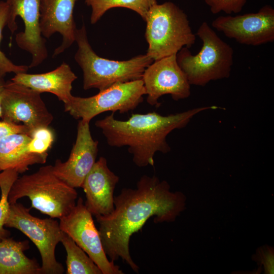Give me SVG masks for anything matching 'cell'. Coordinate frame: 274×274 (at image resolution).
<instances>
[{
  "label": "cell",
  "mask_w": 274,
  "mask_h": 274,
  "mask_svg": "<svg viewBox=\"0 0 274 274\" xmlns=\"http://www.w3.org/2000/svg\"><path fill=\"white\" fill-rule=\"evenodd\" d=\"M170 188L166 181L143 175L135 188H123L114 197V209L111 213L95 216L102 247L110 260L120 258L139 273V267L130 254L131 236L151 217H154L155 223L173 222L186 209L185 195Z\"/></svg>",
  "instance_id": "6da1fadb"
},
{
  "label": "cell",
  "mask_w": 274,
  "mask_h": 274,
  "mask_svg": "<svg viewBox=\"0 0 274 274\" xmlns=\"http://www.w3.org/2000/svg\"><path fill=\"white\" fill-rule=\"evenodd\" d=\"M218 108L202 107L167 116L155 112L132 114L127 120H117L112 113L97 120L95 125L101 130L110 146L128 147L137 166H154L157 152L165 154L170 151L166 138L172 131L185 127L200 112Z\"/></svg>",
  "instance_id": "7a4b0ae2"
},
{
  "label": "cell",
  "mask_w": 274,
  "mask_h": 274,
  "mask_svg": "<svg viewBox=\"0 0 274 274\" xmlns=\"http://www.w3.org/2000/svg\"><path fill=\"white\" fill-rule=\"evenodd\" d=\"M78 50L75 60L83 72V88L103 90L115 84L142 79L145 69L153 62L148 55L127 60H114L99 56L90 46L84 23L77 29Z\"/></svg>",
  "instance_id": "3957f363"
},
{
  "label": "cell",
  "mask_w": 274,
  "mask_h": 274,
  "mask_svg": "<svg viewBox=\"0 0 274 274\" xmlns=\"http://www.w3.org/2000/svg\"><path fill=\"white\" fill-rule=\"evenodd\" d=\"M27 197L31 208L51 218L60 219L68 215L76 204L75 188L55 175L52 165L41 167L36 172L18 177L8 195L10 204Z\"/></svg>",
  "instance_id": "277c9868"
},
{
  "label": "cell",
  "mask_w": 274,
  "mask_h": 274,
  "mask_svg": "<svg viewBox=\"0 0 274 274\" xmlns=\"http://www.w3.org/2000/svg\"><path fill=\"white\" fill-rule=\"evenodd\" d=\"M196 35L202 41L200 50L192 54L182 48L176 54L177 62L190 84L204 86L211 81L228 78L233 62V50L222 40L207 22L198 27Z\"/></svg>",
  "instance_id": "5b68a950"
},
{
  "label": "cell",
  "mask_w": 274,
  "mask_h": 274,
  "mask_svg": "<svg viewBox=\"0 0 274 274\" xmlns=\"http://www.w3.org/2000/svg\"><path fill=\"white\" fill-rule=\"evenodd\" d=\"M145 38L146 54L153 61L177 53L194 44L193 32L186 14L172 2L153 5L147 14Z\"/></svg>",
  "instance_id": "8992f818"
},
{
  "label": "cell",
  "mask_w": 274,
  "mask_h": 274,
  "mask_svg": "<svg viewBox=\"0 0 274 274\" xmlns=\"http://www.w3.org/2000/svg\"><path fill=\"white\" fill-rule=\"evenodd\" d=\"M31 209L17 202L10 204L5 226L19 230L36 245L42 259L41 274H62L64 267L55 257V249L63 232L59 223L51 217H35L30 213Z\"/></svg>",
  "instance_id": "52a82bcc"
},
{
  "label": "cell",
  "mask_w": 274,
  "mask_h": 274,
  "mask_svg": "<svg viewBox=\"0 0 274 274\" xmlns=\"http://www.w3.org/2000/svg\"><path fill=\"white\" fill-rule=\"evenodd\" d=\"M146 95L142 79L115 84L96 95L82 97L72 96L64 105V111L76 119L90 122L94 117L110 111L126 113L143 101Z\"/></svg>",
  "instance_id": "ba28073f"
},
{
  "label": "cell",
  "mask_w": 274,
  "mask_h": 274,
  "mask_svg": "<svg viewBox=\"0 0 274 274\" xmlns=\"http://www.w3.org/2000/svg\"><path fill=\"white\" fill-rule=\"evenodd\" d=\"M41 94L11 80L6 81L1 100V119L16 124L22 122L32 130L49 127L53 116Z\"/></svg>",
  "instance_id": "9c48e42d"
},
{
  "label": "cell",
  "mask_w": 274,
  "mask_h": 274,
  "mask_svg": "<svg viewBox=\"0 0 274 274\" xmlns=\"http://www.w3.org/2000/svg\"><path fill=\"white\" fill-rule=\"evenodd\" d=\"M61 229L67 234L97 265L102 274H123L120 267L109 260L101 243L92 215L82 197L78 199L73 210L59 219Z\"/></svg>",
  "instance_id": "30bf717a"
},
{
  "label": "cell",
  "mask_w": 274,
  "mask_h": 274,
  "mask_svg": "<svg viewBox=\"0 0 274 274\" xmlns=\"http://www.w3.org/2000/svg\"><path fill=\"white\" fill-rule=\"evenodd\" d=\"M213 28L239 44L259 46L274 41V9L263 6L257 13L221 16L212 23Z\"/></svg>",
  "instance_id": "8fae6325"
},
{
  "label": "cell",
  "mask_w": 274,
  "mask_h": 274,
  "mask_svg": "<svg viewBox=\"0 0 274 274\" xmlns=\"http://www.w3.org/2000/svg\"><path fill=\"white\" fill-rule=\"evenodd\" d=\"M6 2L9 8L7 26L12 35L18 29L17 17L22 19L24 29L16 34L15 41L18 47L31 55L29 68L37 67L48 56L46 40L40 27L41 0H6Z\"/></svg>",
  "instance_id": "7c38bea8"
},
{
  "label": "cell",
  "mask_w": 274,
  "mask_h": 274,
  "mask_svg": "<svg viewBox=\"0 0 274 274\" xmlns=\"http://www.w3.org/2000/svg\"><path fill=\"white\" fill-rule=\"evenodd\" d=\"M142 79L147 102L152 106L159 107L158 99L165 94L178 101L191 94V85L177 62L176 54L153 61L145 69Z\"/></svg>",
  "instance_id": "4fadbf2b"
},
{
  "label": "cell",
  "mask_w": 274,
  "mask_h": 274,
  "mask_svg": "<svg viewBox=\"0 0 274 274\" xmlns=\"http://www.w3.org/2000/svg\"><path fill=\"white\" fill-rule=\"evenodd\" d=\"M98 145V142L91 136L89 122L80 120L76 140L68 159L65 162L57 159L52 165L55 175L73 188L81 187L96 162Z\"/></svg>",
  "instance_id": "5bb4252c"
},
{
  "label": "cell",
  "mask_w": 274,
  "mask_h": 274,
  "mask_svg": "<svg viewBox=\"0 0 274 274\" xmlns=\"http://www.w3.org/2000/svg\"><path fill=\"white\" fill-rule=\"evenodd\" d=\"M78 0H41L40 27L42 36L49 39L59 33L62 42L54 51V57L70 48L75 41L77 30L74 9Z\"/></svg>",
  "instance_id": "9a60e30c"
},
{
  "label": "cell",
  "mask_w": 274,
  "mask_h": 274,
  "mask_svg": "<svg viewBox=\"0 0 274 274\" xmlns=\"http://www.w3.org/2000/svg\"><path fill=\"white\" fill-rule=\"evenodd\" d=\"M119 180L108 167L106 158L96 161L81 187L86 195L85 206L92 215H107L113 211L114 192Z\"/></svg>",
  "instance_id": "2e32d148"
},
{
  "label": "cell",
  "mask_w": 274,
  "mask_h": 274,
  "mask_svg": "<svg viewBox=\"0 0 274 274\" xmlns=\"http://www.w3.org/2000/svg\"><path fill=\"white\" fill-rule=\"evenodd\" d=\"M77 79V76L70 65L63 62L59 66L50 72L35 74L18 73L15 74L11 80L40 93H52L65 104L70 101L73 96L72 84Z\"/></svg>",
  "instance_id": "e0dca14e"
},
{
  "label": "cell",
  "mask_w": 274,
  "mask_h": 274,
  "mask_svg": "<svg viewBox=\"0 0 274 274\" xmlns=\"http://www.w3.org/2000/svg\"><path fill=\"white\" fill-rule=\"evenodd\" d=\"M30 135L15 133L0 140V169H13L18 174L28 170L35 164H44L48 155H40L30 152L28 144Z\"/></svg>",
  "instance_id": "ac0fdd59"
},
{
  "label": "cell",
  "mask_w": 274,
  "mask_h": 274,
  "mask_svg": "<svg viewBox=\"0 0 274 274\" xmlns=\"http://www.w3.org/2000/svg\"><path fill=\"white\" fill-rule=\"evenodd\" d=\"M28 240L16 241L9 237L0 241V274H41V266L24 254Z\"/></svg>",
  "instance_id": "d6986e66"
},
{
  "label": "cell",
  "mask_w": 274,
  "mask_h": 274,
  "mask_svg": "<svg viewBox=\"0 0 274 274\" xmlns=\"http://www.w3.org/2000/svg\"><path fill=\"white\" fill-rule=\"evenodd\" d=\"M60 242L66 253V274H102L86 253L63 231Z\"/></svg>",
  "instance_id": "ffe728a7"
},
{
  "label": "cell",
  "mask_w": 274,
  "mask_h": 274,
  "mask_svg": "<svg viewBox=\"0 0 274 274\" xmlns=\"http://www.w3.org/2000/svg\"><path fill=\"white\" fill-rule=\"evenodd\" d=\"M91 8L90 22L96 23L105 13L114 8H125L138 13L145 20L150 9L157 4L156 0H84Z\"/></svg>",
  "instance_id": "44dd1931"
},
{
  "label": "cell",
  "mask_w": 274,
  "mask_h": 274,
  "mask_svg": "<svg viewBox=\"0 0 274 274\" xmlns=\"http://www.w3.org/2000/svg\"><path fill=\"white\" fill-rule=\"evenodd\" d=\"M18 175L17 172L10 169L2 170L0 173V241L11 235L10 232L5 228V222L10 205L8 200L9 193Z\"/></svg>",
  "instance_id": "7402d4cb"
},
{
  "label": "cell",
  "mask_w": 274,
  "mask_h": 274,
  "mask_svg": "<svg viewBox=\"0 0 274 274\" xmlns=\"http://www.w3.org/2000/svg\"><path fill=\"white\" fill-rule=\"evenodd\" d=\"M9 8L6 1H0V44L3 39V29L7 25ZM28 66L13 63L0 49V75L5 77L8 73L15 74L27 73Z\"/></svg>",
  "instance_id": "603a6c76"
},
{
  "label": "cell",
  "mask_w": 274,
  "mask_h": 274,
  "mask_svg": "<svg viewBox=\"0 0 274 274\" xmlns=\"http://www.w3.org/2000/svg\"><path fill=\"white\" fill-rule=\"evenodd\" d=\"M31 140L28 144L30 152L37 154L48 155L54 141V134L49 127H43L32 130Z\"/></svg>",
  "instance_id": "cb8c5ba5"
},
{
  "label": "cell",
  "mask_w": 274,
  "mask_h": 274,
  "mask_svg": "<svg viewBox=\"0 0 274 274\" xmlns=\"http://www.w3.org/2000/svg\"><path fill=\"white\" fill-rule=\"evenodd\" d=\"M210 7L211 12L218 14L224 12L226 14L237 13L241 12L246 0H204Z\"/></svg>",
  "instance_id": "d4e9b609"
},
{
  "label": "cell",
  "mask_w": 274,
  "mask_h": 274,
  "mask_svg": "<svg viewBox=\"0 0 274 274\" xmlns=\"http://www.w3.org/2000/svg\"><path fill=\"white\" fill-rule=\"evenodd\" d=\"M252 259L258 262L260 266H263L264 273H274V252L272 247L266 245L258 248L255 254L253 255Z\"/></svg>",
  "instance_id": "484cf974"
},
{
  "label": "cell",
  "mask_w": 274,
  "mask_h": 274,
  "mask_svg": "<svg viewBox=\"0 0 274 274\" xmlns=\"http://www.w3.org/2000/svg\"><path fill=\"white\" fill-rule=\"evenodd\" d=\"M32 130L27 126L0 120V140L15 133H24L30 135Z\"/></svg>",
  "instance_id": "4316f807"
},
{
  "label": "cell",
  "mask_w": 274,
  "mask_h": 274,
  "mask_svg": "<svg viewBox=\"0 0 274 274\" xmlns=\"http://www.w3.org/2000/svg\"><path fill=\"white\" fill-rule=\"evenodd\" d=\"M6 81L4 80V77L0 75V118H1V100L3 90L5 87Z\"/></svg>",
  "instance_id": "83f0119b"
},
{
  "label": "cell",
  "mask_w": 274,
  "mask_h": 274,
  "mask_svg": "<svg viewBox=\"0 0 274 274\" xmlns=\"http://www.w3.org/2000/svg\"><path fill=\"white\" fill-rule=\"evenodd\" d=\"M1 169H0V172H1Z\"/></svg>",
  "instance_id": "f1b7e54d"
}]
</instances>
